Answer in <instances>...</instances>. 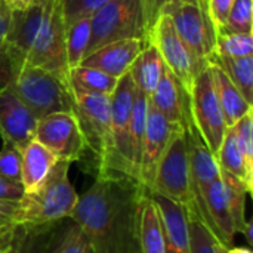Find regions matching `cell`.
I'll use <instances>...</instances> for the list:
<instances>
[{"mask_svg": "<svg viewBox=\"0 0 253 253\" xmlns=\"http://www.w3.org/2000/svg\"><path fill=\"white\" fill-rule=\"evenodd\" d=\"M228 253H252L249 248H228Z\"/></svg>", "mask_w": 253, "mask_h": 253, "instance_id": "7dc6e473", "label": "cell"}, {"mask_svg": "<svg viewBox=\"0 0 253 253\" xmlns=\"http://www.w3.org/2000/svg\"><path fill=\"white\" fill-rule=\"evenodd\" d=\"M215 249H216V253H228V246H225V245H224V243H221L219 240L216 242Z\"/></svg>", "mask_w": 253, "mask_h": 253, "instance_id": "c3c4849f", "label": "cell"}, {"mask_svg": "<svg viewBox=\"0 0 253 253\" xmlns=\"http://www.w3.org/2000/svg\"><path fill=\"white\" fill-rule=\"evenodd\" d=\"M190 110L193 126L205 145L216 157L228 127L216 98L209 64L202 68L194 79V84L190 92Z\"/></svg>", "mask_w": 253, "mask_h": 253, "instance_id": "9c48e42d", "label": "cell"}, {"mask_svg": "<svg viewBox=\"0 0 253 253\" xmlns=\"http://www.w3.org/2000/svg\"><path fill=\"white\" fill-rule=\"evenodd\" d=\"M253 0H234V4L228 13L224 27L218 31L221 33H251L253 30L252 21Z\"/></svg>", "mask_w": 253, "mask_h": 253, "instance_id": "836d02e7", "label": "cell"}, {"mask_svg": "<svg viewBox=\"0 0 253 253\" xmlns=\"http://www.w3.org/2000/svg\"><path fill=\"white\" fill-rule=\"evenodd\" d=\"M150 194L162 196L184 206L187 213L196 211L191 194V178L185 132L178 130L170 139L156 172Z\"/></svg>", "mask_w": 253, "mask_h": 253, "instance_id": "52a82bcc", "label": "cell"}, {"mask_svg": "<svg viewBox=\"0 0 253 253\" xmlns=\"http://www.w3.org/2000/svg\"><path fill=\"white\" fill-rule=\"evenodd\" d=\"M165 68L166 65L159 49L153 43H147L130 65L129 74L132 76L135 87L150 96L159 84Z\"/></svg>", "mask_w": 253, "mask_h": 253, "instance_id": "cb8c5ba5", "label": "cell"}, {"mask_svg": "<svg viewBox=\"0 0 253 253\" xmlns=\"http://www.w3.org/2000/svg\"><path fill=\"white\" fill-rule=\"evenodd\" d=\"M215 53L233 58L253 56V36L251 33H221L216 36Z\"/></svg>", "mask_w": 253, "mask_h": 253, "instance_id": "d6a6232c", "label": "cell"}, {"mask_svg": "<svg viewBox=\"0 0 253 253\" xmlns=\"http://www.w3.org/2000/svg\"><path fill=\"white\" fill-rule=\"evenodd\" d=\"M216 162H218L221 170H225V172L234 175L236 178H239L240 181H243L245 185L252 193L253 175L249 173L246 169V165L243 162L242 153L237 147L236 136H234V132L231 127H228L225 132V136H224L219 151L216 154Z\"/></svg>", "mask_w": 253, "mask_h": 253, "instance_id": "f1b7e54d", "label": "cell"}, {"mask_svg": "<svg viewBox=\"0 0 253 253\" xmlns=\"http://www.w3.org/2000/svg\"><path fill=\"white\" fill-rule=\"evenodd\" d=\"M147 43H153L159 49L165 65L176 76V79L190 93L197 73L205 67H200L193 58L188 47L178 36L169 15L162 13L157 18L148 34Z\"/></svg>", "mask_w": 253, "mask_h": 253, "instance_id": "8fae6325", "label": "cell"}, {"mask_svg": "<svg viewBox=\"0 0 253 253\" xmlns=\"http://www.w3.org/2000/svg\"><path fill=\"white\" fill-rule=\"evenodd\" d=\"M209 62L218 64L234 86L240 90L243 98L253 104V56L233 58L221 53H213Z\"/></svg>", "mask_w": 253, "mask_h": 253, "instance_id": "4316f807", "label": "cell"}, {"mask_svg": "<svg viewBox=\"0 0 253 253\" xmlns=\"http://www.w3.org/2000/svg\"><path fill=\"white\" fill-rule=\"evenodd\" d=\"M108 0H59L65 28L83 16H92Z\"/></svg>", "mask_w": 253, "mask_h": 253, "instance_id": "74e56055", "label": "cell"}, {"mask_svg": "<svg viewBox=\"0 0 253 253\" xmlns=\"http://www.w3.org/2000/svg\"><path fill=\"white\" fill-rule=\"evenodd\" d=\"M148 116V96L141 90H135L132 114H130V162H132V178L138 182V170L142 153V144L147 127ZM139 184V182H138Z\"/></svg>", "mask_w": 253, "mask_h": 253, "instance_id": "484cf974", "label": "cell"}, {"mask_svg": "<svg viewBox=\"0 0 253 253\" xmlns=\"http://www.w3.org/2000/svg\"><path fill=\"white\" fill-rule=\"evenodd\" d=\"M139 253H165V231L159 208L148 193L139 200L138 211Z\"/></svg>", "mask_w": 253, "mask_h": 253, "instance_id": "7402d4cb", "label": "cell"}, {"mask_svg": "<svg viewBox=\"0 0 253 253\" xmlns=\"http://www.w3.org/2000/svg\"><path fill=\"white\" fill-rule=\"evenodd\" d=\"M58 224L59 222L47 225H18L9 253H50Z\"/></svg>", "mask_w": 253, "mask_h": 253, "instance_id": "d4e9b609", "label": "cell"}, {"mask_svg": "<svg viewBox=\"0 0 253 253\" xmlns=\"http://www.w3.org/2000/svg\"><path fill=\"white\" fill-rule=\"evenodd\" d=\"M162 13L170 16L178 36L182 39L193 58L200 67H206L215 53L218 36L206 6L187 1L170 3L160 10V15Z\"/></svg>", "mask_w": 253, "mask_h": 253, "instance_id": "ba28073f", "label": "cell"}, {"mask_svg": "<svg viewBox=\"0 0 253 253\" xmlns=\"http://www.w3.org/2000/svg\"><path fill=\"white\" fill-rule=\"evenodd\" d=\"M71 92L73 114L80 126L86 150H89L95 157L96 176H111V98L92 92Z\"/></svg>", "mask_w": 253, "mask_h": 253, "instance_id": "3957f363", "label": "cell"}, {"mask_svg": "<svg viewBox=\"0 0 253 253\" xmlns=\"http://www.w3.org/2000/svg\"><path fill=\"white\" fill-rule=\"evenodd\" d=\"M150 196L160 212L165 231V253H191L188 218L184 206L157 194Z\"/></svg>", "mask_w": 253, "mask_h": 253, "instance_id": "d6986e66", "label": "cell"}, {"mask_svg": "<svg viewBox=\"0 0 253 253\" xmlns=\"http://www.w3.org/2000/svg\"><path fill=\"white\" fill-rule=\"evenodd\" d=\"M237 147L242 153L243 162L249 173L253 175V114L246 113L234 126H231Z\"/></svg>", "mask_w": 253, "mask_h": 253, "instance_id": "e575fe53", "label": "cell"}, {"mask_svg": "<svg viewBox=\"0 0 253 253\" xmlns=\"http://www.w3.org/2000/svg\"><path fill=\"white\" fill-rule=\"evenodd\" d=\"M178 130H182V127L168 122L156 110V107L150 102V98H148L147 127H145V136H144L139 170H138V182L147 193H150L154 178H156L159 163L170 139Z\"/></svg>", "mask_w": 253, "mask_h": 253, "instance_id": "5bb4252c", "label": "cell"}, {"mask_svg": "<svg viewBox=\"0 0 253 253\" xmlns=\"http://www.w3.org/2000/svg\"><path fill=\"white\" fill-rule=\"evenodd\" d=\"M242 234H243V236H246V240H248V243H249V245H252V242H253V239H252V222H251V221H248V224H246L245 230L242 231Z\"/></svg>", "mask_w": 253, "mask_h": 253, "instance_id": "f6af8a7d", "label": "cell"}, {"mask_svg": "<svg viewBox=\"0 0 253 253\" xmlns=\"http://www.w3.org/2000/svg\"><path fill=\"white\" fill-rule=\"evenodd\" d=\"M6 86L28 107L37 120L53 113H73L70 84L43 68L24 65Z\"/></svg>", "mask_w": 253, "mask_h": 253, "instance_id": "277c9868", "label": "cell"}, {"mask_svg": "<svg viewBox=\"0 0 253 253\" xmlns=\"http://www.w3.org/2000/svg\"><path fill=\"white\" fill-rule=\"evenodd\" d=\"M68 162L58 160L47 178L19 200V225H47L70 219L79 200L70 178Z\"/></svg>", "mask_w": 253, "mask_h": 253, "instance_id": "7a4b0ae2", "label": "cell"}, {"mask_svg": "<svg viewBox=\"0 0 253 253\" xmlns=\"http://www.w3.org/2000/svg\"><path fill=\"white\" fill-rule=\"evenodd\" d=\"M19 225V202L0 200V231Z\"/></svg>", "mask_w": 253, "mask_h": 253, "instance_id": "ab89813d", "label": "cell"}, {"mask_svg": "<svg viewBox=\"0 0 253 253\" xmlns=\"http://www.w3.org/2000/svg\"><path fill=\"white\" fill-rule=\"evenodd\" d=\"M145 44L147 43L139 39H123L110 42L87 53L80 65L98 68L113 77L120 79L123 74L129 73L130 65Z\"/></svg>", "mask_w": 253, "mask_h": 253, "instance_id": "ac0fdd59", "label": "cell"}, {"mask_svg": "<svg viewBox=\"0 0 253 253\" xmlns=\"http://www.w3.org/2000/svg\"><path fill=\"white\" fill-rule=\"evenodd\" d=\"M221 181L224 184V191L228 203V209L234 222L236 233H240L245 230L248 219H246V196L251 194L249 188L245 185L243 181L236 178L234 175L221 170Z\"/></svg>", "mask_w": 253, "mask_h": 253, "instance_id": "f546056e", "label": "cell"}, {"mask_svg": "<svg viewBox=\"0 0 253 253\" xmlns=\"http://www.w3.org/2000/svg\"><path fill=\"white\" fill-rule=\"evenodd\" d=\"M90 16H83L65 28V50L70 70L80 65L90 42Z\"/></svg>", "mask_w": 253, "mask_h": 253, "instance_id": "1f68e13d", "label": "cell"}, {"mask_svg": "<svg viewBox=\"0 0 253 253\" xmlns=\"http://www.w3.org/2000/svg\"><path fill=\"white\" fill-rule=\"evenodd\" d=\"M144 193L129 176H96L79 196L70 219L84 233L95 253H139L138 211Z\"/></svg>", "mask_w": 253, "mask_h": 253, "instance_id": "6da1fadb", "label": "cell"}, {"mask_svg": "<svg viewBox=\"0 0 253 253\" xmlns=\"http://www.w3.org/2000/svg\"><path fill=\"white\" fill-rule=\"evenodd\" d=\"M50 253H95L89 239L71 219H64L58 224Z\"/></svg>", "mask_w": 253, "mask_h": 253, "instance_id": "4dcf8cb0", "label": "cell"}, {"mask_svg": "<svg viewBox=\"0 0 253 253\" xmlns=\"http://www.w3.org/2000/svg\"><path fill=\"white\" fill-rule=\"evenodd\" d=\"M37 1H40V0H24V4H25V7H27V6H30V4H33V3H37Z\"/></svg>", "mask_w": 253, "mask_h": 253, "instance_id": "681fc988", "label": "cell"}, {"mask_svg": "<svg viewBox=\"0 0 253 253\" xmlns=\"http://www.w3.org/2000/svg\"><path fill=\"white\" fill-rule=\"evenodd\" d=\"M12 7L7 1H0V43L4 42V36L9 27Z\"/></svg>", "mask_w": 253, "mask_h": 253, "instance_id": "7bdbcfd3", "label": "cell"}, {"mask_svg": "<svg viewBox=\"0 0 253 253\" xmlns=\"http://www.w3.org/2000/svg\"><path fill=\"white\" fill-rule=\"evenodd\" d=\"M34 139L52 151L58 160L68 163L79 162L86 151L80 126L71 111L53 113L37 120Z\"/></svg>", "mask_w": 253, "mask_h": 253, "instance_id": "7c38bea8", "label": "cell"}, {"mask_svg": "<svg viewBox=\"0 0 253 253\" xmlns=\"http://www.w3.org/2000/svg\"><path fill=\"white\" fill-rule=\"evenodd\" d=\"M203 203L206 208V213L211 222V230L215 234V237L224 243L225 246L231 248L234 243L236 237V228L234 222L228 209L225 191H224V184L219 179L213 181L211 187L206 190L203 196Z\"/></svg>", "mask_w": 253, "mask_h": 253, "instance_id": "ffe728a7", "label": "cell"}, {"mask_svg": "<svg viewBox=\"0 0 253 253\" xmlns=\"http://www.w3.org/2000/svg\"><path fill=\"white\" fill-rule=\"evenodd\" d=\"M0 1H7V0H0ZM7 3H9V1H7Z\"/></svg>", "mask_w": 253, "mask_h": 253, "instance_id": "f907efd6", "label": "cell"}, {"mask_svg": "<svg viewBox=\"0 0 253 253\" xmlns=\"http://www.w3.org/2000/svg\"><path fill=\"white\" fill-rule=\"evenodd\" d=\"M90 42L87 53L110 42L123 39L148 40L145 0H108L90 16Z\"/></svg>", "mask_w": 253, "mask_h": 253, "instance_id": "5b68a950", "label": "cell"}, {"mask_svg": "<svg viewBox=\"0 0 253 253\" xmlns=\"http://www.w3.org/2000/svg\"><path fill=\"white\" fill-rule=\"evenodd\" d=\"M37 119L9 86L0 87V136L22 150L34 139Z\"/></svg>", "mask_w": 253, "mask_h": 253, "instance_id": "2e32d148", "label": "cell"}, {"mask_svg": "<svg viewBox=\"0 0 253 253\" xmlns=\"http://www.w3.org/2000/svg\"><path fill=\"white\" fill-rule=\"evenodd\" d=\"M196 3L200 6H206L208 0H145V10H147V19H148V28L151 31L153 25L156 24L160 10L170 3ZM150 34V33H148Z\"/></svg>", "mask_w": 253, "mask_h": 253, "instance_id": "60d3db41", "label": "cell"}, {"mask_svg": "<svg viewBox=\"0 0 253 253\" xmlns=\"http://www.w3.org/2000/svg\"><path fill=\"white\" fill-rule=\"evenodd\" d=\"M156 110L170 123L187 129L193 125L190 110V93L176 76L166 67L154 92L148 96Z\"/></svg>", "mask_w": 253, "mask_h": 253, "instance_id": "e0dca14e", "label": "cell"}, {"mask_svg": "<svg viewBox=\"0 0 253 253\" xmlns=\"http://www.w3.org/2000/svg\"><path fill=\"white\" fill-rule=\"evenodd\" d=\"M25 65L43 68L68 83L70 67L65 50V24L59 0H44L43 21Z\"/></svg>", "mask_w": 253, "mask_h": 253, "instance_id": "8992f818", "label": "cell"}, {"mask_svg": "<svg viewBox=\"0 0 253 253\" xmlns=\"http://www.w3.org/2000/svg\"><path fill=\"white\" fill-rule=\"evenodd\" d=\"M191 237V253H216L218 239L212 230L196 215H187Z\"/></svg>", "mask_w": 253, "mask_h": 253, "instance_id": "d590c367", "label": "cell"}, {"mask_svg": "<svg viewBox=\"0 0 253 253\" xmlns=\"http://www.w3.org/2000/svg\"><path fill=\"white\" fill-rule=\"evenodd\" d=\"M15 228L0 231V253H9L12 240H13V234H15Z\"/></svg>", "mask_w": 253, "mask_h": 253, "instance_id": "ee69618b", "label": "cell"}, {"mask_svg": "<svg viewBox=\"0 0 253 253\" xmlns=\"http://www.w3.org/2000/svg\"><path fill=\"white\" fill-rule=\"evenodd\" d=\"M233 4H234V0H208L206 9L216 28V34L224 27Z\"/></svg>", "mask_w": 253, "mask_h": 253, "instance_id": "f35d334b", "label": "cell"}, {"mask_svg": "<svg viewBox=\"0 0 253 253\" xmlns=\"http://www.w3.org/2000/svg\"><path fill=\"white\" fill-rule=\"evenodd\" d=\"M43 15L44 0L33 3L24 9H12L9 27L4 36V44L12 62L13 76L27 62V56L33 47L37 31L43 21Z\"/></svg>", "mask_w": 253, "mask_h": 253, "instance_id": "9a60e30c", "label": "cell"}, {"mask_svg": "<svg viewBox=\"0 0 253 253\" xmlns=\"http://www.w3.org/2000/svg\"><path fill=\"white\" fill-rule=\"evenodd\" d=\"M24 196V188L21 184H12L0 179V200L4 202H19Z\"/></svg>", "mask_w": 253, "mask_h": 253, "instance_id": "b9f144b4", "label": "cell"}, {"mask_svg": "<svg viewBox=\"0 0 253 253\" xmlns=\"http://www.w3.org/2000/svg\"><path fill=\"white\" fill-rule=\"evenodd\" d=\"M119 79L113 77L98 68L77 65L70 70L68 83L71 90H82V92H92L111 96L117 86Z\"/></svg>", "mask_w": 253, "mask_h": 253, "instance_id": "83f0119b", "label": "cell"}, {"mask_svg": "<svg viewBox=\"0 0 253 253\" xmlns=\"http://www.w3.org/2000/svg\"><path fill=\"white\" fill-rule=\"evenodd\" d=\"M135 83L129 73L123 74L111 93V176L132 178L130 162V114L135 98ZM133 179V178H132Z\"/></svg>", "mask_w": 253, "mask_h": 253, "instance_id": "30bf717a", "label": "cell"}, {"mask_svg": "<svg viewBox=\"0 0 253 253\" xmlns=\"http://www.w3.org/2000/svg\"><path fill=\"white\" fill-rule=\"evenodd\" d=\"M185 132L187 150H188V165H190V178H191V194L196 211L187 215L199 216L209 228L211 222L206 213V208L203 203V196L211 184L221 178V169L216 162V157L211 153V150L205 145L196 127L191 125Z\"/></svg>", "mask_w": 253, "mask_h": 253, "instance_id": "4fadbf2b", "label": "cell"}, {"mask_svg": "<svg viewBox=\"0 0 253 253\" xmlns=\"http://www.w3.org/2000/svg\"><path fill=\"white\" fill-rule=\"evenodd\" d=\"M211 73H212V80L216 92L218 102L221 105L224 120L227 127L234 126L246 113L252 111V104H249L240 90L234 86V83L230 80V77L225 74V71L215 62H208Z\"/></svg>", "mask_w": 253, "mask_h": 253, "instance_id": "603a6c76", "label": "cell"}, {"mask_svg": "<svg viewBox=\"0 0 253 253\" xmlns=\"http://www.w3.org/2000/svg\"><path fill=\"white\" fill-rule=\"evenodd\" d=\"M58 162L56 156L39 141L33 139L21 150V185L24 193H31L47 178Z\"/></svg>", "mask_w": 253, "mask_h": 253, "instance_id": "44dd1931", "label": "cell"}, {"mask_svg": "<svg viewBox=\"0 0 253 253\" xmlns=\"http://www.w3.org/2000/svg\"><path fill=\"white\" fill-rule=\"evenodd\" d=\"M10 7L12 9H24L25 4H24V0H7Z\"/></svg>", "mask_w": 253, "mask_h": 253, "instance_id": "bcb514c9", "label": "cell"}, {"mask_svg": "<svg viewBox=\"0 0 253 253\" xmlns=\"http://www.w3.org/2000/svg\"><path fill=\"white\" fill-rule=\"evenodd\" d=\"M0 179L21 184V150L10 144L0 150Z\"/></svg>", "mask_w": 253, "mask_h": 253, "instance_id": "8d00e7d4", "label": "cell"}]
</instances>
